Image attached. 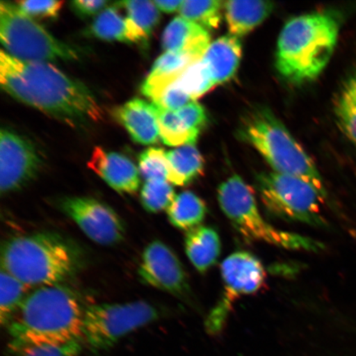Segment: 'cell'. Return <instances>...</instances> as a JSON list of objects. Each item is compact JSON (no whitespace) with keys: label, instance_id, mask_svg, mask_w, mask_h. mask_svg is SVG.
<instances>
[{"label":"cell","instance_id":"obj_14","mask_svg":"<svg viewBox=\"0 0 356 356\" xmlns=\"http://www.w3.org/2000/svg\"><path fill=\"white\" fill-rule=\"evenodd\" d=\"M88 167L119 193L135 194L140 185L139 168L122 154L96 147Z\"/></svg>","mask_w":356,"mask_h":356},{"label":"cell","instance_id":"obj_6","mask_svg":"<svg viewBox=\"0 0 356 356\" xmlns=\"http://www.w3.org/2000/svg\"><path fill=\"white\" fill-rule=\"evenodd\" d=\"M245 136L275 172L299 177L327 195L313 160L273 114L262 111L252 115Z\"/></svg>","mask_w":356,"mask_h":356},{"label":"cell","instance_id":"obj_26","mask_svg":"<svg viewBox=\"0 0 356 356\" xmlns=\"http://www.w3.org/2000/svg\"><path fill=\"white\" fill-rule=\"evenodd\" d=\"M32 289L26 286L7 271L1 269L0 274V321L6 325L19 309L22 302Z\"/></svg>","mask_w":356,"mask_h":356},{"label":"cell","instance_id":"obj_35","mask_svg":"<svg viewBox=\"0 0 356 356\" xmlns=\"http://www.w3.org/2000/svg\"><path fill=\"white\" fill-rule=\"evenodd\" d=\"M176 113L190 130L198 134L207 120L204 108L195 101L191 102L190 104Z\"/></svg>","mask_w":356,"mask_h":356},{"label":"cell","instance_id":"obj_8","mask_svg":"<svg viewBox=\"0 0 356 356\" xmlns=\"http://www.w3.org/2000/svg\"><path fill=\"white\" fill-rule=\"evenodd\" d=\"M257 184L262 203L273 215L310 225H326L322 207L327 195L309 182L274 172L258 177Z\"/></svg>","mask_w":356,"mask_h":356},{"label":"cell","instance_id":"obj_1","mask_svg":"<svg viewBox=\"0 0 356 356\" xmlns=\"http://www.w3.org/2000/svg\"><path fill=\"white\" fill-rule=\"evenodd\" d=\"M0 83L17 100L67 123L102 117L99 102L83 83L46 62L22 61L1 51Z\"/></svg>","mask_w":356,"mask_h":356},{"label":"cell","instance_id":"obj_2","mask_svg":"<svg viewBox=\"0 0 356 356\" xmlns=\"http://www.w3.org/2000/svg\"><path fill=\"white\" fill-rule=\"evenodd\" d=\"M83 316L74 293L56 284L30 292L6 327L13 343L65 344L83 339Z\"/></svg>","mask_w":356,"mask_h":356},{"label":"cell","instance_id":"obj_28","mask_svg":"<svg viewBox=\"0 0 356 356\" xmlns=\"http://www.w3.org/2000/svg\"><path fill=\"white\" fill-rule=\"evenodd\" d=\"M224 2L211 0V1H193L186 0L180 8L181 17L195 22L207 30L219 28L221 21V8Z\"/></svg>","mask_w":356,"mask_h":356},{"label":"cell","instance_id":"obj_21","mask_svg":"<svg viewBox=\"0 0 356 356\" xmlns=\"http://www.w3.org/2000/svg\"><path fill=\"white\" fill-rule=\"evenodd\" d=\"M118 6L106 8L89 26L88 34L104 41L140 44L135 26L119 15Z\"/></svg>","mask_w":356,"mask_h":356},{"label":"cell","instance_id":"obj_36","mask_svg":"<svg viewBox=\"0 0 356 356\" xmlns=\"http://www.w3.org/2000/svg\"><path fill=\"white\" fill-rule=\"evenodd\" d=\"M109 1L104 0H76L70 3L71 8L76 15L86 19V17L95 15L108 8Z\"/></svg>","mask_w":356,"mask_h":356},{"label":"cell","instance_id":"obj_9","mask_svg":"<svg viewBox=\"0 0 356 356\" xmlns=\"http://www.w3.org/2000/svg\"><path fill=\"white\" fill-rule=\"evenodd\" d=\"M158 318L157 309L145 301L93 305L84 310L83 338L92 350H106Z\"/></svg>","mask_w":356,"mask_h":356},{"label":"cell","instance_id":"obj_5","mask_svg":"<svg viewBox=\"0 0 356 356\" xmlns=\"http://www.w3.org/2000/svg\"><path fill=\"white\" fill-rule=\"evenodd\" d=\"M218 202L231 224L245 238L289 250L318 252L323 248L316 240L269 224L258 210L252 188L238 175L229 177L220 186Z\"/></svg>","mask_w":356,"mask_h":356},{"label":"cell","instance_id":"obj_33","mask_svg":"<svg viewBox=\"0 0 356 356\" xmlns=\"http://www.w3.org/2000/svg\"><path fill=\"white\" fill-rule=\"evenodd\" d=\"M194 101L173 82L162 92L153 104L163 109L177 111Z\"/></svg>","mask_w":356,"mask_h":356},{"label":"cell","instance_id":"obj_37","mask_svg":"<svg viewBox=\"0 0 356 356\" xmlns=\"http://www.w3.org/2000/svg\"><path fill=\"white\" fill-rule=\"evenodd\" d=\"M158 10L164 13H171L180 10L184 3L181 0H156L153 1Z\"/></svg>","mask_w":356,"mask_h":356},{"label":"cell","instance_id":"obj_18","mask_svg":"<svg viewBox=\"0 0 356 356\" xmlns=\"http://www.w3.org/2000/svg\"><path fill=\"white\" fill-rule=\"evenodd\" d=\"M199 60L181 52L165 51L155 60L149 76L142 84L141 92L155 101L168 86L175 81L188 67Z\"/></svg>","mask_w":356,"mask_h":356},{"label":"cell","instance_id":"obj_11","mask_svg":"<svg viewBox=\"0 0 356 356\" xmlns=\"http://www.w3.org/2000/svg\"><path fill=\"white\" fill-rule=\"evenodd\" d=\"M60 207L93 242L109 246L124 239V222L108 204L92 197H70L62 200Z\"/></svg>","mask_w":356,"mask_h":356},{"label":"cell","instance_id":"obj_10","mask_svg":"<svg viewBox=\"0 0 356 356\" xmlns=\"http://www.w3.org/2000/svg\"><path fill=\"white\" fill-rule=\"evenodd\" d=\"M220 270L224 293L206 320L207 331L211 334L219 333L224 328L234 302L259 291L266 277L260 260L246 252H234L227 257Z\"/></svg>","mask_w":356,"mask_h":356},{"label":"cell","instance_id":"obj_31","mask_svg":"<svg viewBox=\"0 0 356 356\" xmlns=\"http://www.w3.org/2000/svg\"><path fill=\"white\" fill-rule=\"evenodd\" d=\"M82 340L60 345H24L10 342L8 350L11 356H79Z\"/></svg>","mask_w":356,"mask_h":356},{"label":"cell","instance_id":"obj_32","mask_svg":"<svg viewBox=\"0 0 356 356\" xmlns=\"http://www.w3.org/2000/svg\"><path fill=\"white\" fill-rule=\"evenodd\" d=\"M139 171L145 181L166 180L168 176L167 153L163 149L151 147L139 156Z\"/></svg>","mask_w":356,"mask_h":356},{"label":"cell","instance_id":"obj_24","mask_svg":"<svg viewBox=\"0 0 356 356\" xmlns=\"http://www.w3.org/2000/svg\"><path fill=\"white\" fill-rule=\"evenodd\" d=\"M338 127L356 146V72L346 80L334 104Z\"/></svg>","mask_w":356,"mask_h":356},{"label":"cell","instance_id":"obj_29","mask_svg":"<svg viewBox=\"0 0 356 356\" xmlns=\"http://www.w3.org/2000/svg\"><path fill=\"white\" fill-rule=\"evenodd\" d=\"M175 197V188L166 180L147 181L140 191L142 207L152 213L168 210Z\"/></svg>","mask_w":356,"mask_h":356},{"label":"cell","instance_id":"obj_20","mask_svg":"<svg viewBox=\"0 0 356 356\" xmlns=\"http://www.w3.org/2000/svg\"><path fill=\"white\" fill-rule=\"evenodd\" d=\"M185 250L195 268L200 273H207L219 259L220 236L210 227L200 225L186 233Z\"/></svg>","mask_w":356,"mask_h":356},{"label":"cell","instance_id":"obj_23","mask_svg":"<svg viewBox=\"0 0 356 356\" xmlns=\"http://www.w3.org/2000/svg\"><path fill=\"white\" fill-rule=\"evenodd\" d=\"M207 211L203 200L193 191H186L176 195L168 208L167 213L172 225L188 232L202 224Z\"/></svg>","mask_w":356,"mask_h":356},{"label":"cell","instance_id":"obj_27","mask_svg":"<svg viewBox=\"0 0 356 356\" xmlns=\"http://www.w3.org/2000/svg\"><path fill=\"white\" fill-rule=\"evenodd\" d=\"M115 6L124 8L127 11V19L133 22L149 41L160 20V12L154 2L131 0L115 3Z\"/></svg>","mask_w":356,"mask_h":356},{"label":"cell","instance_id":"obj_3","mask_svg":"<svg viewBox=\"0 0 356 356\" xmlns=\"http://www.w3.org/2000/svg\"><path fill=\"white\" fill-rule=\"evenodd\" d=\"M338 34L339 22L329 13H309L289 20L278 39L280 74L293 83L317 78L331 59Z\"/></svg>","mask_w":356,"mask_h":356},{"label":"cell","instance_id":"obj_4","mask_svg":"<svg viewBox=\"0 0 356 356\" xmlns=\"http://www.w3.org/2000/svg\"><path fill=\"white\" fill-rule=\"evenodd\" d=\"M79 264L72 246L53 233L17 236L2 245L1 269L32 289L64 282Z\"/></svg>","mask_w":356,"mask_h":356},{"label":"cell","instance_id":"obj_25","mask_svg":"<svg viewBox=\"0 0 356 356\" xmlns=\"http://www.w3.org/2000/svg\"><path fill=\"white\" fill-rule=\"evenodd\" d=\"M154 106L158 114L160 138L164 144L169 146L194 145L199 134L190 130L176 111Z\"/></svg>","mask_w":356,"mask_h":356},{"label":"cell","instance_id":"obj_19","mask_svg":"<svg viewBox=\"0 0 356 356\" xmlns=\"http://www.w3.org/2000/svg\"><path fill=\"white\" fill-rule=\"evenodd\" d=\"M224 6L229 32L237 38L260 25L274 8L273 3L256 0H231Z\"/></svg>","mask_w":356,"mask_h":356},{"label":"cell","instance_id":"obj_16","mask_svg":"<svg viewBox=\"0 0 356 356\" xmlns=\"http://www.w3.org/2000/svg\"><path fill=\"white\" fill-rule=\"evenodd\" d=\"M162 44L165 51L185 53L200 60L211 44V35L202 26L177 17L164 30Z\"/></svg>","mask_w":356,"mask_h":356},{"label":"cell","instance_id":"obj_30","mask_svg":"<svg viewBox=\"0 0 356 356\" xmlns=\"http://www.w3.org/2000/svg\"><path fill=\"white\" fill-rule=\"evenodd\" d=\"M175 83L194 101L215 87L202 60L190 65Z\"/></svg>","mask_w":356,"mask_h":356},{"label":"cell","instance_id":"obj_15","mask_svg":"<svg viewBox=\"0 0 356 356\" xmlns=\"http://www.w3.org/2000/svg\"><path fill=\"white\" fill-rule=\"evenodd\" d=\"M114 118L122 124L136 143H157L160 137L157 111L153 104L132 99L113 111Z\"/></svg>","mask_w":356,"mask_h":356},{"label":"cell","instance_id":"obj_12","mask_svg":"<svg viewBox=\"0 0 356 356\" xmlns=\"http://www.w3.org/2000/svg\"><path fill=\"white\" fill-rule=\"evenodd\" d=\"M42 166V160L32 142L17 133L0 131V191L15 193L33 181Z\"/></svg>","mask_w":356,"mask_h":356},{"label":"cell","instance_id":"obj_22","mask_svg":"<svg viewBox=\"0 0 356 356\" xmlns=\"http://www.w3.org/2000/svg\"><path fill=\"white\" fill-rule=\"evenodd\" d=\"M167 159L168 181L172 185H188L203 171L202 156L194 145H182L168 151Z\"/></svg>","mask_w":356,"mask_h":356},{"label":"cell","instance_id":"obj_17","mask_svg":"<svg viewBox=\"0 0 356 356\" xmlns=\"http://www.w3.org/2000/svg\"><path fill=\"white\" fill-rule=\"evenodd\" d=\"M241 56L242 44L239 39L228 35L211 42L200 60L216 86L234 76Z\"/></svg>","mask_w":356,"mask_h":356},{"label":"cell","instance_id":"obj_34","mask_svg":"<svg viewBox=\"0 0 356 356\" xmlns=\"http://www.w3.org/2000/svg\"><path fill=\"white\" fill-rule=\"evenodd\" d=\"M64 2L55 1V0H46V1H17V6L20 10L31 17H40V19H55L59 15V12Z\"/></svg>","mask_w":356,"mask_h":356},{"label":"cell","instance_id":"obj_7","mask_svg":"<svg viewBox=\"0 0 356 356\" xmlns=\"http://www.w3.org/2000/svg\"><path fill=\"white\" fill-rule=\"evenodd\" d=\"M0 40L8 54L22 61H69L78 51L59 41L19 7L0 3Z\"/></svg>","mask_w":356,"mask_h":356},{"label":"cell","instance_id":"obj_13","mask_svg":"<svg viewBox=\"0 0 356 356\" xmlns=\"http://www.w3.org/2000/svg\"><path fill=\"white\" fill-rule=\"evenodd\" d=\"M138 273L145 284L161 291L177 296L188 291V280L184 266L175 252L159 240H154L145 247Z\"/></svg>","mask_w":356,"mask_h":356}]
</instances>
